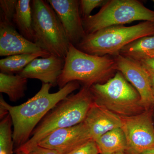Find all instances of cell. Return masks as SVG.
<instances>
[{
    "label": "cell",
    "mask_w": 154,
    "mask_h": 154,
    "mask_svg": "<svg viewBox=\"0 0 154 154\" xmlns=\"http://www.w3.org/2000/svg\"><path fill=\"white\" fill-rule=\"evenodd\" d=\"M27 154H60L58 152L51 149L42 147L37 146L33 148Z\"/></svg>",
    "instance_id": "d4e9b609"
},
{
    "label": "cell",
    "mask_w": 154,
    "mask_h": 154,
    "mask_svg": "<svg viewBox=\"0 0 154 154\" xmlns=\"http://www.w3.org/2000/svg\"><path fill=\"white\" fill-rule=\"evenodd\" d=\"M147 70L154 73V57H146L137 60Z\"/></svg>",
    "instance_id": "cb8c5ba5"
},
{
    "label": "cell",
    "mask_w": 154,
    "mask_h": 154,
    "mask_svg": "<svg viewBox=\"0 0 154 154\" xmlns=\"http://www.w3.org/2000/svg\"><path fill=\"white\" fill-rule=\"evenodd\" d=\"M17 0H1V21L13 24V20L16 13Z\"/></svg>",
    "instance_id": "44dd1931"
},
{
    "label": "cell",
    "mask_w": 154,
    "mask_h": 154,
    "mask_svg": "<svg viewBox=\"0 0 154 154\" xmlns=\"http://www.w3.org/2000/svg\"><path fill=\"white\" fill-rule=\"evenodd\" d=\"M49 54L17 32L13 24L0 21V56Z\"/></svg>",
    "instance_id": "7c38bea8"
},
{
    "label": "cell",
    "mask_w": 154,
    "mask_h": 154,
    "mask_svg": "<svg viewBox=\"0 0 154 154\" xmlns=\"http://www.w3.org/2000/svg\"><path fill=\"white\" fill-rule=\"evenodd\" d=\"M154 51V35L139 38L125 46L120 54L138 60L149 53Z\"/></svg>",
    "instance_id": "d6986e66"
},
{
    "label": "cell",
    "mask_w": 154,
    "mask_h": 154,
    "mask_svg": "<svg viewBox=\"0 0 154 154\" xmlns=\"http://www.w3.org/2000/svg\"><path fill=\"white\" fill-rule=\"evenodd\" d=\"M65 59L51 55L48 57L33 60L19 74L27 79H36L42 83L52 87L57 85L59 77L61 74Z\"/></svg>",
    "instance_id": "4fadbf2b"
},
{
    "label": "cell",
    "mask_w": 154,
    "mask_h": 154,
    "mask_svg": "<svg viewBox=\"0 0 154 154\" xmlns=\"http://www.w3.org/2000/svg\"><path fill=\"white\" fill-rule=\"evenodd\" d=\"M106 1L103 0H81L79 1L80 14H82V19L88 18L94 9L102 5Z\"/></svg>",
    "instance_id": "7402d4cb"
},
{
    "label": "cell",
    "mask_w": 154,
    "mask_h": 154,
    "mask_svg": "<svg viewBox=\"0 0 154 154\" xmlns=\"http://www.w3.org/2000/svg\"><path fill=\"white\" fill-rule=\"evenodd\" d=\"M12 125V119L9 113L0 122V154H14Z\"/></svg>",
    "instance_id": "ffe728a7"
},
{
    "label": "cell",
    "mask_w": 154,
    "mask_h": 154,
    "mask_svg": "<svg viewBox=\"0 0 154 154\" xmlns=\"http://www.w3.org/2000/svg\"><path fill=\"white\" fill-rule=\"evenodd\" d=\"M153 2L154 3V0H153Z\"/></svg>",
    "instance_id": "1f68e13d"
},
{
    "label": "cell",
    "mask_w": 154,
    "mask_h": 154,
    "mask_svg": "<svg viewBox=\"0 0 154 154\" xmlns=\"http://www.w3.org/2000/svg\"><path fill=\"white\" fill-rule=\"evenodd\" d=\"M59 19L70 43L76 45L86 34L80 15L79 1L77 0L47 1Z\"/></svg>",
    "instance_id": "8fae6325"
},
{
    "label": "cell",
    "mask_w": 154,
    "mask_h": 154,
    "mask_svg": "<svg viewBox=\"0 0 154 154\" xmlns=\"http://www.w3.org/2000/svg\"><path fill=\"white\" fill-rule=\"evenodd\" d=\"M51 55L50 54L37 53L7 57L0 60L1 72L8 74H19L33 60L39 57L45 58Z\"/></svg>",
    "instance_id": "ac0fdd59"
},
{
    "label": "cell",
    "mask_w": 154,
    "mask_h": 154,
    "mask_svg": "<svg viewBox=\"0 0 154 154\" xmlns=\"http://www.w3.org/2000/svg\"><path fill=\"white\" fill-rule=\"evenodd\" d=\"M31 1H18L13 23L16 25L19 30V33L22 36L29 41L34 42Z\"/></svg>",
    "instance_id": "2e32d148"
},
{
    "label": "cell",
    "mask_w": 154,
    "mask_h": 154,
    "mask_svg": "<svg viewBox=\"0 0 154 154\" xmlns=\"http://www.w3.org/2000/svg\"><path fill=\"white\" fill-rule=\"evenodd\" d=\"M51 87L49 84L42 83L41 89L35 96L18 106L9 105L1 95L0 106L8 111L12 119L13 140L16 149L29 140L39 122L59 102L79 89L80 84L76 81L70 82L52 94L49 92Z\"/></svg>",
    "instance_id": "6da1fadb"
},
{
    "label": "cell",
    "mask_w": 154,
    "mask_h": 154,
    "mask_svg": "<svg viewBox=\"0 0 154 154\" xmlns=\"http://www.w3.org/2000/svg\"><path fill=\"white\" fill-rule=\"evenodd\" d=\"M114 154H127L125 152H122L117 153H115Z\"/></svg>",
    "instance_id": "f546056e"
},
{
    "label": "cell",
    "mask_w": 154,
    "mask_h": 154,
    "mask_svg": "<svg viewBox=\"0 0 154 154\" xmlns=\"http://www.w3.org/2000/svg\"><path fill=\"white\" fill-rule=\"evenodd\" d=\"M28 79L20 74L0 73V92L8 96L11 102H16L25 96Z\"/></svg>",
    "instance_id": "e0dca14e"
},
{
    "label": "cell",
    "mask_w": 154,
    "mask_h": 154,
    "mask_svg": "<svg viewBox=\"0 0 154 154\" xmlns=\"http://www.w3.org/2000/svg\"><path fill=\"white\" fill-rule=\"evenodd\" d=\"M82 19L87 35L134 21L142 20L154 23V11L137 0H110L105 2L98 13Z\"/></svg>",
    "instance_id": "52a82bcc"
},
{
    "label": "cell",
    "mask_w": 154,
    "mask_h": 154,
    "mask_svg": "<svg viewBox=\"0 0 154 154\" xmlns=\"http://www.w3.org/2000/svg\"><path fill=\"white\" fill-rule=\"evenodd\" d=\"M121 117V128L126 139L127 154H141L154 148V127L148 110L137 115Z\"/></svg>",
    "instance_id": "ba28073f"
},
{
    "label": "cell",
    "mask_w": 154,
    "mask_h": 154,
    "mask_svg": "<svg viewBox=\"0 0 154 154\" xmlns=\"http://www.w3.org/2000/svg\"><path fill=\"white\" fill-rule=\"evenodd\" d=\"M153 94L154 95V90H153Z\"/></svg>",
    "instance_id": "4dcf8cb0"
},
{
    "label": "cell",
    "mask_w": 154,
    "mask_h": 154,
    "mask_svg": "<svg viewBox=\"0 0 154 154\" xmlns=\"http://www.w3.org/2000/svg\"><path fill=\"white\" fill-rule=\"evenodd\" d=\"M116 69L135 88L140 97L141 103L145 110L154 105V95L149 76L146 70L137 61L122 55L113 57Z\"/></svg>",
    "instance_id": "9c48e42d"
},
{
    "label": "cell",
    "mask_w": 154,
    "mask_h": 154,
    "mask_svg": "<svg viewBox=\"0 0 154 154\" xmlns=\"http://www.w3.org/2000/svg\"><path fill=\"white\" fill-rule=\"evenodd\" d=\"M92 140L84 122L75 126L61 128L48 134L38 145L67 154Z\"/></svg>",
    "instance_id": "30bf717a"
},
{
    "label": "cell",
    "mask_w": 154,
    "mask_h": 154,
    "mask_svg": "<svg viewBox=\"0 0 154 154\" xmlns=\"http://www.w3.org/2000/svg\"><path fill=\"white\" fill-rule=\"evenodd\" d=\"M96 142L91 140L67 154H99Z\"/></svg>",
    "instance_id": "603a6c76"
},
{
    "label": "cell",
    "mask_w": 154,
    "mask_h": 154,
    "mask_svg": "<svg viewBox=\"0 0 154 154\" xmlns=\"http://www.w3.org/2000/svg\"><path fill=\"white\" fill-rule=\"evenodd\" d=\"M100 154H114L125 152L126 137L121 128L112 130L101 136L96 141Z\"/></svg>",
    "instance_id": "9a60e30c"
},
{
    "label": "cell",
    "mask_w": 154,
    "mask_h": 154,
    "mask_svg": "<svg viewBox=\"0 0 154 154\" xmlns=\"http://www.w3.org/2000/svg\"><path fill=\"white\" fill-rule=\"evenodd\" d=\"M141 154H154V148L146 150Z\"/></svg>",
    "instance_id": "4316f807"
},
{
    "label": "cell",
    "mask_w": 154,
    "mask_h": 154,
    "mask_svg": "<svg viewBox=\"0 0 154 154\" xmlns=\"http://www.w3.org/2000/svg\"><path fill=\"white\" fill-rule=\"evenodd\" d=\"M146 71H147L148 73L150 79L151 83L152 88V89L154 90V73L149 71L147 70H146Z\"/></svg>",
    "instance_id": "484cf974"
},
{
    "label": "cell",
    "mask_w": 154,
    "mask_h": 154,
    "mask_svg": "<svg viewBox=\"0 0 154 154\" xmlns=\"http://www.w3.org/2000/svg\"><path fill=\"white\" fill-rule=\"evenodd\" d=\"M16 153V154H25V153H24L22 152H18Z\"/></svg>",
    "instance_id": "f1b7e54d"
},
{
    "label": "cell",
    "mask_w": 154,
    "mask_h": 154,
    "mask_svg": "<svg viewBox=\"0 0 154 154\" xmlns=\"http://www.w3.org/2000/svg\"><path fill=\"white\" fill-rule=\"evenodd\" d=\"M90 89L95 102L120 117L137 115L145 110L139 94L120 72H116L107 82L93 85Z\"/></svg>",
    "instance_id": "8992f818"
},
{
    "label": "cell",
    "mask_w": 154,
    "mask_h": 154,
    "mask_svg": "<svg viewBox=\"0 0 154 154\" xmlns=\"http://www.w3.org/2000/svg\"><path fill=\"white\" fill-rule=\"evenodd\" d=\"M152 57H154V51H152V52L149 53L147 54H146L143 57H142L140 59H141L144 58Z\"/></svg>",
    "instance_id": "83f0119b"
},
{
    "label": "cell",
    "mask_w": 154,
    "mask_h": 154,
    "mask_svg": "<svg viewBox=\"0 0 154 154\" xmlns=\"http://www.w3.org/2000/svg\"><path fill=\"white\" fill-rule=\"evenodd\" d=\"M89 87L83 86L56 105L36 126L29 140L15 150L27 154L43 139L54 131L83 122L94 102Z\"/></svg>",
    "instance_id": "7a4b0ae2"
},
{
    "label": "cell",
    "mask_w": 154,
    "mask_h": 154,
    "mask_svg": "<svg viewBox=\"0 0 154 154\" xmlns=\"http://www.w3.org/2000/svg\"><path fill=\"white\" fill-rule=\"evenodd\" d=\"M84 122L89 129L91 138L94 141L110 131L121 128L122 124L121 117L95 101Z\"/></svg>",
    "instance_id": "5bb4252c"
},
{
    "label": "cell",
    "mask_w": 154,
    "mask_h": 154,
    "mask_svg": "<svg viewBox=\"0 0 154 154\" xmlns=\"http://www.w3.org/2000/svg\"><path fill=\"white\" fill-rule=\"evenodd\" d=\"M34 43L51 55L65 58L70 42L60 20L47 1H31Z\"/></svg>",
    "instance_id": "5b68a950"
},
{
    "label": "cell",
    "mask_w": 154,
    "mask_h": 154,
    "mask_svg": "<svg viewBox=\"0 0 154 154\" xmlns=\"http://www.w3.org/2000/svg\"><path fill=\"white\" fill-rule=\"evenodd\" d=\"M153 35L154 22L146 21L129 27L116 25L87 34L75 46L91 55L114 56L133 42Z\"/></svg>",
    "instance_id": "277c9868"
},
{
    "label": "cell",
    "mask_w": 154,
    "mask_h": 154,
    "mask_svg": "<svg viewBox=\"0 0 154 154\" xmlns=\"http://www.w3.org/2000/svg\"><path fill=\"white\" fill-rule=\"evenodd\" d=\"M116 71L113 57L88 54L70 43L57 85L60 89L69 83L76 81L90 88L95 84L107 82Z\"/></svg>",
    "instance_id": "3957f363"
}]
</instances>
